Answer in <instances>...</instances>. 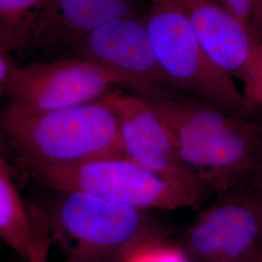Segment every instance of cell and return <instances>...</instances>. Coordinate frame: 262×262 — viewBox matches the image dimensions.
I'll list each match as a JSON object with an SVG mask.
<instances>
[{"label": "cell", "instance_id": "obj_1", "mask_svg": "<svg viewBox=\"0 0 262 262\" xmlns=\"http://www.w3.org/2000/svg\"><path fill=\"white\" fill-rule=\"evenodd\" d=\"M165 123L179 156L211 191L251 181L262 159V123L166 91L140 95Z\"/></svg>", "mask_w": 262, "mask_h": 262}, {"label": "cell", "instance_id": "obj_2", "mask_svg": "<svg viewBox=\"0 0 262 262\" xmlns=\"http://www.w3.org/2000/svg\"><path fill=\"white\" fill-rule=\"evenodd\" d=\"M111 94L41 114L6 106L0 111V129L31 172L123 155Z\"/></svg>", "mask_w": 262, "mask_h": 262}, {"label": "cell", "instance_id": "obj_3", "mask_svg": "<svg viewBox=\"0 0 262 262\" xmlns=\"http://www.w3.org/2000/svg\"><path fill=\"white\" fill-rule=\"evenodd\" d=\"M47 223L66 262H121L143 247L164 241L163 228L147 210L82 192H60Z\"/></svg>", "mask_w": 262, "mask_h": 262}, {"label": "cell", "instance_id": "obj_4", "mask_svg": "<svg viewBox=\"0 0 262 262\" xmlns=\"http://www.w3.org/2000/svg\"><path fill=\"white\" fill-rule=\"evenodd\" d=\"M144 19L159 64L178 90L225 112L256 119L259 110L207 54L175 0H150Z\"/></svg>", "mask_w": 262, "mask_h": 262}, {"label": "cell", "instance_id": "obj_5", "mask_svg": "<svg viewBox=\"0 0 262 262\" xmlns=\"http://www.w3.org/2000/svg\"><path fill=\"white\" fill-rule=\"evenodd\" d=\"M33 174L58 192H82L141 210H177L193 206L203 197L159 176L123 155L82 163L41 169Z\"/></svg>", "mask_w": 262, "mask_h": 262}, {"label": "cell", "instance_id": "obj_6", "mask_svg": "<svg viewBox=\"0 0 262 262\" xmlns=\"http://www.w3.org/2000/svg\"><path fill=\"white\" fill-rule=\"evenodd\" d=\"M118 89L114 76L82 58L34 62L14 70L7 106L28 114L52 112L101 100Z\"/></svg>", "mask_w": 262, "mask_h": 262}, {"label": "cell", "instance_id": "obj_7", "mask_svg": "<svg viewBox=\"0 0 262 262\" xmlns=\"http://www.w3.org/2000/svg\"><path fill=\"white\" fill-rule=\"evenodd\" d=\"M78 58L102 67L120 88L147 95L180 91L159 64L144 16L109 21L86 34L75 46Z\"/></svg>", "mask_w": 262, "mask_h": 262}, {"label": "cell", "instance_id": "obj_8", "mask_svg": "<svg viewBox=\"0 0 262 262\" xmlns=\"http://www.w3.org/2000/svg\"><path fill=\"white\" fill-rule=\"evenodd\" d=\"M122 154L151 172L206 197L211 189L179 156L167 126L140 95L111 94Z\"/></svg>", "mask_w": 262, "mask_h": 262}, {"label": "cell", "instance_id": "obj_9", "mask_svg": "<svg viewBox=\"0 0 262 262\" xmlns=\"http://www.w3.org/2000/svg\"><path fill=\"white\" fill-rule=\"evenodd\" d=\"M188 253L198 262H247L262 246V219L253 194L209 207L187 230Z\"/></svg>", "mask_w": 262, "mask_h": 262}, {"label": "cell", "instance_id": "obj_10", "mask_svg": "<svg viewBox=\"0 0 262 262\" xmlns=\"http://www.w3.org/2000/svg\"><path fill=\"white\" fill-rule=\"evenodd\" d=\"M216 66L243 80L260 37L213 0H175Z\"/></svg>", "mask_w": 262, "mask_h": 262}, {"label": "cell", "instance_id": "obj_11", "mask_svg": "<svg viewBox=\"0 0 262 262\" xmlns=\"http://www.w3.org/2000/svg\"><path fill=\"white\" fill-rule=\"evenodd\" d=\"M137 16H140L138 0H54L47 25L33 47H74L95 28Z\"/></svg>", "mask_w": 262, "mask_h": 262}, {"label": "cell", "instance_id": "obj_12", "mask_svg": "<svg viewBox=\"0 0 262 262\" xmlns=\"http://www.w3.org/2000/svg\"><path fill=\"white\" fill-rule=\"evenodd\" d=\"M0 239L29 262L33 252L30 213L19 196L6 161L0 156Z\"/></svg>", "mask_w": 262, "mask_h": 262}, {"label": "cell", "instance_id": "obj_13", "mask_svg": "<svg viewBox=\"0 0 262 262\" xmlns=\"http://www.w3.org/2000/svg\"><path fill=\"white\" fill-rule=\"evenodd\" d=\"M54 0H0V27L33 47L47 25Z\"/></svg>", "mask_w": 262, "mask_h": 262}, {"label": "cell", "instance_id": "obj_14", "mask_svg": "<svg viewBox=\"0 0 262 262\" xmlns=\"http://www.w3.org/2000/svg\"><path fill=\"white\" fill-rule=\"evenodd\" d=\"M124 262H190L187 253L164 241L150 244L129 255Z\"/></svg>", "mask_w": 262, "mask_h": 262}, {"label": "cell", "instance_id": "obj_15", "mask_svg": "<svg viewBox=\"0 0 262 262\" xmlns=\"http://www.w3.org/2000/svg\"><path fill=\"white\" fill-rule=\"evenodd\" d=\"M242 82L245 88L244 94L259 110L262 108V39L255 49Z\"/></svg>", "mask_w": 262, "mask_h": 262}, {"label": "cell", "instance_id": "obj_16", "mask_svg": "<svg viewBox=\"0 0 262 262\" xmlns=\"http://www.w3.org/2000/svg\"><path fill=\"white\" fill-rule=\"evenodd\" d=\"M223 3L237 19L252 27V0H223Z\"/></svg>", "mask_w": 262, "mask_h": 262}, {"label": "cell", "instance_id": "obj_17", "mask_svg": "<svg viewBox=\"0 0 262 262\" xmlns=\"http://www.w3.org/2000/svg\"><path fill=\"white\" fill-rule=\"evenodd\" d=\"M28 47L29 45L24 38L7 28L0 27V52L11 53L12 51H19Z\"/></svg>", "mask_w": 262, "mask_h": 262}, {"label": "cell", "instance_id": "obj_18", "mask_svg": "<svg viewBox=\"0 0 262 262\" xmlns=\"http://www.w3.org/2000/svg\"><path fill=\"white\" fill-rule=\"evenodd\" d=\"M16 67L9 52H0V100L6 94L10 79Z\"/></svg>", "mask_w": 262, "mask_h": 262}, {"label": "cell", "instance_id": "obj_19", "mask_svg": "<svg viewBox=\"0 0 262 262\" xmlns=\"http://www.w3.org/2000/svg\"><path fill=\"white\" fill-rule=\"evenodd\" d=\"M256 192H262V159L251 178Z\"/></svg>", "mask_w": 262, "mask_h": 262}, {"label": "cell", "instance_id": "obj_20", "mask_svg": "<svg viewBox=\"0 0 262 262\" xmlns=\"http://www.w3.org/2000/svg\"><path fill=\"white\" fill-rule=\"evenodd\" d=\"M252 28L260 37H262V2L259 8L252 17Z\"/></svg>", "mask_w": 262, "mask_h": 262}, {"label": "cell", "instance_id": "obj_21", "mask_svg": "<svg viewBox=\"0 0 262 262\" xmlns=\"http://www.w3.org/2000/svg\"><path fill=\"white\" fill-rule=\"evenodd\" d=\"M247 262H262V246L255 253H253Z\"/></svg>", "mask_w": 262, "mask_h": 262}, {"label": "cell", "instance_id": "obj_22", "mask_svg": "<svg viewBox=\"0 0 262 262\" xmlns=\"http://www.w3.org/2000/svg\"><path fill=\"white\" fill-rule=\"evenodd\" d=\"M253 194V197H254V200H255V203H256L257 208H258V210H259V213H260L262 219V192H256V191H255Z\"/></svg>", "mask_w": 262, "mask_h": 262}, {"label": "cell", "instance_id": "obj_23", "mask_svg": "<svg viewBox=\"0 0 262 262\" xmlns=\"http://www.w3.org/2000/svg\"><path fill=\"white\" fill-rule=\"evenodd\" d=\"M262 0H252V17L253 14L259 8Z\"/></svg>", "mask_w": 262, "mask_h": 262}, {"label": "cell", "instance_id": "obj_24", "mask_svg": "<svg viewBox=\"0 0 262 262\" xmlns=\"http://www.w3.org/2000/svg\"><path fill=\"white\" fill-rule=\"evenodd\" d=\"M213 1H215V2H216V3H219V4H221V5H223V6H224L223 0H213Z\"/></svg>", "mask_w": 262, "mask_h": 262}, {"label": "cell", "instance_id": "obj_25", "mask_svg": "<svg viewBox=\"0 0 262 262\" xmlns=\"http://www.w3.org/2000/svg\"><path fill=\"white\" fill-rule=\"evenodd\" d=\"M124 260H125V259H124ZM124 260H122V261H121V262H124Z\"/></svg>", "mask_w": 262, "mask_h": 262}]
</instances>
